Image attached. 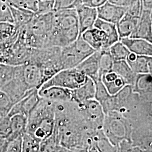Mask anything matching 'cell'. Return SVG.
Wrapping results in <instances>:
<instances>
[{
  "label": "cell",
  "instance_id": "1",
  "mask_svg": "<svg viewBox=\"0 0 152 152\" xmlns=\"http://www.w3.org/2000/svg\"><path fill=\"white\" fill-rule=\"evenodd\" d=\"M55 102L40 98L28 117L25 133L39 141L51 136L54 131Z\"/></svg>",
  "mask_w": 152,
  "mask_h": 152
},
{
  "label": "cell",
  "instance_id": "2",
  "mask_svg": "<svg viewBox=\"0 0 152 152\" xmlns=\"http://www.w3.org/2000/svg\"><path fill=\"white\" fill-rule=\"evenodd\" d=\"M96 51L80 35L76 41L60 50V60L63 69L75 68Z\"/></svg>",
  "mask_w": 152,
  "mask_h": 152
},
{
  "label": "cell",
  "instance_id": "3",
  "mask_svg": "<svg viewBox=\"0 0 152 152\" xmlns=\"http://www.w3.org/2000/svg\"><path fill=\"white\" fill-rule=\"evenodd\" d=\"M102 130L109 141L115 146L118 147L123 140L129 141V130L127 129L125 121L120 118L116 111L109 112L105 114Z\"/></svg>",
  "mask_w": 152,
  "mask_h": 152
},
{
  "label": "cell",
  "instance_id": "4",
  "mask_svg": "<svg viewBox=\"0 0 152 152\" xmlns=\"http://www.w3.org/2000/svg\"><path fill=\"white\" fill-rule=\"evenodd\" d=\"M88 78L76 68L63 69L46 82L39 88L59 86L73 90L84 85Z\"/></svg>",
  "mask_w": 152,
  "mask_h": 152
},
{
  "label": "cell",
  "instance_id": "5",
  "mask_svg": "<svg viewBox=\"0 0 152 152\" xmlns=\"http://www.w3.org/2000/svg\"><path fill=\"white\" fill-rule=\"evenodd\" d=\"M78 104L82 117L89 129L94 131L102 130L105 113L100 104L93 99Z\"/></svg>",
  "mask_w": 152,
  "mask_h": 152
},
{
  "label": "cell",
  "instance_id": "6",
  "mask_svg": "<svg viewBox=\"0 0 152 152\" xmlns=\"http://www.w3.org/2000/svg\"><path fill=\"white\" fill-rule=\"evenodd\" d=\"M0 89L9 96L14 104L19 102L33 90L28 86L23 79L22 65L15 66L14 77Z\"/></svg>",
  "mask_w": 152,
  "mask_h": 152
},
{
  "label": "cell",
  "instance_id": "7",
  "mask_svg": "<svg viewBox=\"0 0 152 152\" xmlns=\"http://www.w3.org/2000/svg\"><path fill=\"white\" fill-rule=\"evenodd\" d=\"M80 35L82 38L95 51L108 49L112 46L107 35L97 28L94 27Z\"/></svg>",
  "mask_w": 152,
  "mask_h": 152
},
{
  "label": "cell",
  "instance_id": "8",
  "mask_svg": "<svg viewBox=\"0 0 152 152\" xmlns=\"http://www.w3.org/2000/svg\"><path fill=\"white\" fill-rule=\"evenodd\" d=\"M130 38L144 39L152 42V11L142 10Z\"/></svg>",
  "mask_w": 152,
  "mask_h": 152
},
{
  "label": "cell",
  "instance_id": "9",
  "mask_svg": "<svg viewBox=\"0 0 152 152\" xmlns=\"http://www.w3.org/2000/svg\"><path fill=\"white\" fill-rule=\"evenodd\" d=\"M80 34L94 27L98 19L97 8L82 4L76 9Z\"/></svg>",
  "mask_w": 152,
  "mask_h": 152
},
{
  "label": "cell",
  "instance_id": "10",
  "mask_svg": "<svg viewBox=\"0 0 152 152\" xmlns=\"http://www.w3.org/2000/svg\"><path fill=\"white\" fill-rule=\"evenodd\" d=\"M126 11L127 8L115 5L108 1L97 8L99 19L115 25L125 15Z\"/></svg>",
  "mask_w": 152,
  "mask_h": 152
},
{
  "label": "cell",
  "instance_id": "11",
  "mask_svg": "<svg viewBox=\"0 0 152 152\" xmlns=\"http://www.w3.org/2000/svg\"><path fill=\"white\" fill-rule=\"evenodd\" d=\"M40 98L38 90H33L27 95L13 105L7 115L10 117L19 114L28 117L33 109L38 103Z\"/></svg>",
  "mask_w": 152,
  "mask_h": 152
},
{
  "label": "cell",
  "instance_id": "12",
  "mask_svg": "<svg viewBox=\"0 0 152 152\" xmlns=\"http://www.w3.org/2000/svg\"><path fill=\"white\" fill-rule=\"evenodd\" d=\"M22 76L31 90H38L44 84L43 75L40 67L32 63L22 65Z\"/></svg>",
  "mask_w": 152,
  "mask_h": 152
},
{
  "label": "cell",
  "instance_id": "13",
  "mask_svg": "<svg viewBox=\"0 0 152 152\" xmlns=\"http://www.w3.org/2000/svg\"><path fill=\"white\" fill-rule=\"evenodd\" d=\"M39 95L54 102H73V90L59 86L39 88L38 90Z\"/></svg>",
  "mask_w": 152,
  "mask_h": 152
},
{
  "label": "cell",
  "instance_id": "14",
  "mask_svg": "<svg viewBox=\"0 0 152 152\" xmlns=\"http://www.w3.org/2000/svg\"><path fill=\"white\" fill-rule=\"evenodd\" d=\"M100 55V50L96 51L76 66V69L94 82L100 80L99 75Z\"/></svg>",
  "mask_w": 152,
  "mask_h": 152
},
{
  "label": "cell",
  "instance_id": "15",
  "mask_svg": "<svg viewBox=\"0 0 152 152\" xmlns=\"http://www.w3.org/2000/svg\"><path fill=\"white\" fill-rule=\"evenodd\" d=\"M76 26H78V16L76 9L54 11L53 27L62 29Z\"/></svg>",
  "mask_w": 152,
  "mask_h": 152
},
{
  "label": "cell",
  "instance_id": "16",
  "mask_svg": "<svg viewBox=\"0 0 152 152\" xmlns=\"http://www.w3.org/2000/svg\"><path fill=\"white\" fill-rule=\"evenodd\" d=\"M121 41L131 53L137 55L152 58V42L140 38H121Z\"/></svg>",
  "mask_w": 152,
  "mask_h": 152
},
{
  "label": "cell",
  "instance_id": "17",
  "mask_svg": "<svg viewBox=\"0 0 152 152\" xmlns=\"http://www.w3.org/2000/svg\"><path fill=\"white\" fill-rule=\"evenodd\" d=\"M100 80L111 95L117 94L127 85L124 80L113 71L103 74Z\"/></svg>",
  "mask_w": 152,
  "mask_h": 152
},
{
  "label": "cell",
  "instance_id": "18",
  "mask_svg": "<svg viewBox=\"0 0 152 152\" xmlns=\"http://www.w3.org/2000/svg\"><path fill=\"white\" fill-rule=\"evenodd\" d=\"M95 83L92 79L88 78L86 83L81 87L73 90V102L81 104L88 100L95 99Z\"/></svg>",
  "mask_w": 152,
  "mask_h": 152
},
{
  "label": "cell",
  "instance_id": "19",
  "mask_svg": "<svg viewBox=\"0 0 152 152\" xmlns=\"http://www.w3.org/2000/svg\"><path fill=\"white\" fill-rule=\"evenodd\" d=\"M139 18L127 12H126L125 15L116 24L120 39L130 37L136 27Z\"/></svg>",
  "mask_w": 152,
  "mask_h": 152
},
{
  "label": "cell",
  "instance_id": "20",
  "mask_svg": "<svg viewBox=\"0 0 152 152\" xmlns=\"http://www.w3.org/2000/svg\"><path fill=\"white\" fill-rule=\"evenodd\" d=\"M150 58V57L137 55L130 52L126 60L135 73L137 75H141L149 74Z\"/></svg>",
  "mask_w": 152,
  "mask_h": 152
},
{
  "label": "cell",
  "instance_id": "21",
  "mask_svg": "<svg viewBox=\"0 0 152 152\" xmlns=\"http://www.w3.org/2000/svg\"><path fill=\"white\" fill-rule=\"evenodd\" d=\"M112 71L121 76L127 85H134L135 83L138 75L132 70L126 60L114 61Z\"/></svg>",
  "mask_w": 152,
  "mask_h": 152
},
{
  "label": "cell",
  "instance_id": "22",
  "mask_svg": "<svg viewBox=\"0 0 152 152\" xmlns=\"http://www.w3.org/2000/svg\"><path fill=\"white\" fill-rule=\"evenodd\" d=\"M10 6L13 23L18 29L28 25L32 20L35 12L26 9Z\"/></svg>",
  "mask_w": 152,
  "mask_h": 152
},
{
  "label": "cell",
  "instance_id": "23",
  "mask_svg": "<svg viewBox=\"0 0 152 152\" xmlns=\"http://www.w3.org/2000/svg\"><path fill=\"white\" fill-rule=\"evenodd\" d=\"M9 116V115H8ZM11 124V135L10 141L25 133L27 125L28 117L22 114H15L10 117Z\"/></svg>",
  "mask_w": 152,
  "mask_h": 152
},
{
  "label": "cell",
  "instance_id": "24",
  "mask_svg": "<svg viewBox=\"0 0 152 152\" xmlns=\"http://www.w3.org/2000/svg\"><path fill=\"white\" fill-rule=\"evenodd\" d=\"M132 135L134 145L152 152V130L137 131Z\"/></svg>",
  "mask_w": 152,
  "mask_h": 152
},
{
  "label": "cell",
  "instance_id": "25",
  "mask_svg": "<svg viewBox=\"0 0 152 152\" xmlns=\"http://www.w3.org/2000/svg\"><path fill=\"white\" fill-rule=\"evenodd\" d=\"M94 27L103 31L107 35L112 45L120 41V36L115 24L98 18Z\"/></svg>",
  "mask_w": 152,
  "mask_h": 152
},
{
  "label": "cell",
  "instance_id": "26",
  "mask_svg": "<svg viewBox=\"0 0 152 152\" xmlns=\"http://www.w3.org/2000/svg\"><path fill=\"white\" fill-rule=\"evenodd\" d=\"M114 61L111 56L109 49L100 50L99 58V75L101 76L109 71H112Z\"/></svg>",
  "mask_w": 152,
  "mask_h": 152
},
{
  "label": "cell",
  "instance_id": "27",
  "mask_svg": "<svg viewBox=\"0 0 152 152\" xmlns=\"http://www.w3.org/2000/svg\"><path fill=\"white\" fill-rule=\"evenodd\" d=\"M109 50L114 61L126 60L130 53L128 48L120 41L112 45Z\"/></svg>",
  "mask_w": 152,
  "mask_h": 152
},
{
  "label": "cell",
  "instance_id": "28",
  "mask_svg": "<svg viewBox=\"0 0 152 152\" xmlns=\"http://www.w3.org/2000/svg\"><path fill=\"white\" fill-rule=\"evenodd\" d=\"M39 142L36 139L24 133L22 136V152H39Z\"/></svg>",
  "mask_w": 152,
  "mask_h": 152
},
{
  "label": "cell",
  "instance_id": "29",
  "mask_svg": "<svg viewBox=\"0 0 152 152\" xmlns=\"http://www.w3.org/2000/svg\"><path fill=\"white\" fill-rule=\"evenodd\" d=\"M10 6L20 8L33 11L36 13L38 10L37 0H5Z\"/></svg>",
  "mask_w": 152,
  "mask_h": 152
},
{
  "label": "cell",
  "instance_id": "30",
  "mask_svg": "<svg viewBox=\"0 0 152 152\" xmlns=\"http://www.w3.org/2000/svg\"><path fill=\"white\" fill-rule=\"evenodd\" d=\"M60 147L54 134L39 142V152H54Z\"/></svg>",
  "mask_w": 152,
  "mask_h": 152
},
{
  "label": "cell",
  "instance_id": "31",
  "mask_svg": "<svg viewBox=\"0 0 152 152\" xmlns=\"http://www.w3.org/2000/svg\"><path fill=\"white\" fill-rule=\"evenodd\" d=\"M15 66L0 64V88L14 77Z\"/></svg>",
  "mask_w": 152,
  "mask_h": 152
},
{
  "label": "cell",
  "instance_id": "32",
  "mask_svg": "<svg viewBox=\"0 0 152 152\" xmlns=\"http://www.w3.org/2000/svg\"><path fill=\"white\" fill-rule=\"evenodd\" d=\"M82 4V0H55L54 11L76 9Z\"/></svg>",
  "mask_w": 152,
  "mask_h": 152
},
{
  "label": "cell",
  "instance_id": "33",
  "mask_svg": "<svg viewBox=\"0 0 152 152\" xmlns=\"http://www.w3.org/2000/svg\"><path fill=\"white\" fill-rule=\"evenodd\" d=\"M14 105L9 96L0 89V114L4 117L7 115Z\"/></svg>",
  "mask_w": 152,
  "mask_h": 152
},
{
  "label": "cell",
  "instance_id": "34",
  "mask_svg": "<svg viewBox=\"0 0 152 152\" xmlns=\"http://www.w3.org/2000/svg\"><path fill=\"white\" fill-rule=\"evenodd\" d=\"M11 135V124L10 117L6 115L0 122V137L7 139L10 141Z\"/></svg>",
  "mask_w": 152,
  "mask_h": 152
},
{
  "label": "cell",
  "instance_id": "35",
  "mask_svg": "<svg viewBox=\"0 0 152 152\" xmlns=\"http://www.w3.org/2000/svg\"><path fill=\"white\" fill-rule=\"evenodd\" d=\"M13 23L10 6L5 0H0V22Z\"/></svg>",
  "mask_w": 152,
  "mask_h": 152
},
{
  "label": "cell",
  "instance_id": "36",
  "mask_svg": "<svg viewBox=\"0 0 152 152\" xmlns=\"http://www.w3.org/2000/svg\"><path fill=\"white\" fill-rule=\"evenodd\" d=\"M118 146L119 152H152L134 145L130 142L126 140L121 141Z\"/></svg>",
  "mask_w": 152,
  "mask_h": 152
},
{
  "label": "cell",
  "instance_id": "37",
  "mask_svg": "<svg viewBox=\"0 0 152 152\" xmlns=\"http://www.w3.org/2000/svg\"><path fill=\"white\" fill-rule=\"evenodd\" d=\"M38 10L36 14H44L54 11L55 0H37Z\"/></svg>",
  "mask_w": 152,
  "mask_h": 152
},
{
  "label": "cell",
  "instance_id": "38",
  "mask_svg": "<svg viewBox=\"0 0 152 152\" xmlns=\"http://www.w3.org/2000/svg\"><path fill=\"white\" fill-rule=\"evenodd\" d=\"M22 136L9 141L5 152H22Z\"/></svg>",
  "mask_w": 152,
  "mask_h": 152
},
{
  "label": "cell",
  "instance_id": "39",
  "mask_svg": "<svg viewBox=\"0 0 152 152\" xmlns=\"http://www.w3.org/2000/svg\"><path fill=\"white\" fill-rule=\"evenodd\" d=\"M109 2L115 5L125 8H129L142 0H108Z\"/></svg>",
  "mask_w": 152,
  "mask_h": 152
},
{
  "label": "cell",
  "instance_id": "40",
  "mask_svg": "<svg viewBox=\"0 0 152 152\" xmlns=\"http://www.w3.org/2000/svg\"><path fill=\"white\" fill-rule=\"evenodd\" d=\"M83 4L85 5L89 6L92 7L98 8L103 5L108 0H82Z\"/></svg>",
  "mask_w": 152,
  "mask_h": 152
},
{
  "label": "cell",
  "instance_id": "41",
  "mask_svg": "<svg viewBox=\"0 0 152 152\" xmlns=\"http://www.w3.org/2000/svg\"><path fill=\"white\" fill-rule=\"evenodd\" d=\"M9 141L5 138L0 137V152H5Z\"/></svg>",
  "mask_w": 152,
  "mask_h": 152
},
{
  "label": "cell",
  "instance_id": "42",
  "mask_svg": "<svg viewBox=\"0 0 152 152\" xmlns=\"http://www.w3.org/2000/svg\"><path fill=\"white\" fill-rule=\"evenodd\" d=\"M144 9L152 11V0H142Z\"/></svg>",
  "mask_w": 152,
  "mask_h": 152
},
{
  "label": "cell",
  "instance_id": "43",
  "mask_svg": "<svg viewBox=\"0 0 152 152\" xmlns=\"http://www.w3.org/2000/svg\"><path fill=\"white\" fill-rule=\"evenodd\" d=\"M72 152V151H71L70 150H69V149H66V148H64V147H61V146H60V147H59L55 152Z\"/></svg>",
  "mask_w": 152,
  "mask_h": 152
},
{
  "label": "cell",
  "instance_id": "44",
  "mask_svg": "<svg viewBox=\"0 0 152 152\" xmlns=\"http://www.w3.org/2000/svg\"><path fill=\"white\" fill-rule=\"evenodd\" d=\"M88 152H99L98 150L93 146H90L88 148Z\"/></svg>",
  "mask_w": 152,
  "mask_h": 152
},
{
  "label": "cell",
  "instance_id": "45",
  "mask_svg": "<svg viewBox=\"0 0 152 152\" xmlns=\"http://www.w3.org/2000/svg\"><path fill=\"white\" fill-rule=\"evenodd\" d=\"M76 152H88V149H84V150H82V151Z\"/></svg>",
  "mask_w": 152,
  "mask_h": 152
},
{
  "label": "cell",
  "instance_id": "46",
  "mask_svg": "<svg viewBox=\"0 0 152 152\" xmlns=\"http://www.w3.org/2000/svg\"><path fill=\"white\" fill-rule=\"evenodd\" d=\"M4 116H2V115H1V114H0V122H1V121H2V120L3 119V118H4Z\"/></svg>",
  "mask_w": 152,
  "mask_h": 152
},
{
  "label": "cell",
  "instance_id": "47",
  "mask_svg": "<svg viewBox=\"0 0 152 152\" xmlns=\"http://www.w3.org/2000/svg\"><path fill=\"white\" fill-rule=\"evenodd\" d=\"M119 152V151H118V152Z\"/></svg>",
  "mask_w": 152,
  "mask_h": 152
},
{
  "label": "cell",
  "instance_id": "48",
  "mask_svg": "<svg viewBox=\"0 0 152 152\" xmlns=\"http://www.w3.org/2000/svg\"></svg>",
  "mask_w": 152,
  "mask_h": 152
}]
</instances>
